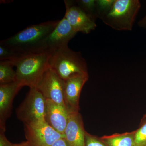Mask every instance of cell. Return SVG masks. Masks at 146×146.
I'll return each instance as SVG.
<instances>
[{
  "mask_svg": "<svg viewBox=\"0 0 146 146\" xmlns=\"http://www.w3.org/2000/svg\"><path fill=\"white\" fill-rule=\"evenodd\" d=\"M65 18L77 33L88 34L97 27L96 21L85 13L75 1L65 0Z\"/></svg>",
  "mask_w": 146,
  "mask_h": 146,
  "instance_id": "cell-8",
  "label": "cell"
},
{
  "mask_svg": "<svg viewBox=\"0 0 146 146\" xmlns=\"http://www.w3.org/2000/svg\"><path fill=\"white\" fill-rule=\"evenodd\" d=\"M49 66L63 81L77 76H89L87 63L81 53L68 46L52 52Z\"/></svg>",
  "mask_w": 146,
  "mask_h": 146,
  "instance_id": "cell-3",
  "label": "cell"
},
{
  "mask_svg": "<svg viewBox=\"0 0 146 146\" xmlns=\"http://www.w3.org/2000/svg\"><path fill=\"white\" fill-rule=\"evenodd\" d=\"M141 7L139 0H115L111 10L101 20L115 30L131 31Z\"/></svg>",
  "mask_w": 146,
  "mask_h": 146,
  "instance_id": "cell-4",
  "label": "cell"
},
{
  "mask_svg": "<svg viewBox=\"0 0 146 146\" xmlns=\"http://www.w3.org/2000/svg\"><path fill=\"white\" fill-rule=\"evenodd\" d=\"M45 120L48 124L58 132L64 135L68 124L69 112L65 106L46 99Z\"/></svg>",
  "mask_w": 146,
  "mask_h": 146,
  "instance_id": "cell-12",
  "label": "cell"
},
{
  "mask_svg": "<svg viewBox=\"0 0 146 146\" xmlns=\"http://www.w3.org/2000/svg\"><path fill=\"white\" fill-rule=\"evenodd\" d=\"M23 87L17 81L0 85V129L5 131L6 122L11 115L13 99Z\"/></svg>",
  "mask_w": 146,
  "mask_h": 146,
  "instance_id": "cell-11",
  "label": "cell"
},
{
  "mask_svg": "<svg viewBox=\"0 0 146 146\" xmlns=\"http://www.w3.org/2000/svg\"><path fill=\"white\" fill-rule=\"evenodd\" d=\"M135 131L115 134L103 138L108 146H134Z\"/></svg>",
  "mask_w": 146,
  "mask_h": 146,
  "instance_id": "cell-14",
  "label": "cell"
},
{
  "mask_svg": "<svg viewBox=\"0 0 146 146\" xmlns=\"http://www.w3.org/2000/svg\"><path fill=\"white\" fill-rule=\"evenodd\" d=\"M75 1L82 10L96 21L98 18L96 0H78Z\"/></svg>",
  "mask_w": 146,
  "mask_h": 146,
  "instance_id": "cell-16",
  "label": "cell"
},
{
  "mask_svg": "<svg viewBox=\"0 0 146 146\" xmlns=\"http://www.w3.org/2000/svg\"><path fill=\"white\" fill-rule=\"evenodd\" d=\"M60 20L32 25L9 38L0 45L21 54L39 51L43 41L53 31Z\"/></svg>",
  "mask_w": 146,
  "mask_h": 146,
  "instance_id": "cell-1",
  "label": "cell"
},
{
  "mask_svg": "<svg viewBox=\"0 0 146 146\" xmlns=\"http://www.w3.org/2000/svg\"><path fill=\"white\" fill-rule=\"evenodd\" d=\"M25 136L32 146H51L65 136L58 132L46 122L24 124Z\"/></svg>",
  "mask_w": 146,
  "mask_h": 146,
  "instance_id": "cell-6",
  "label": "cell"
},
{
  "mask_svg": "<svg viewBox=\"0 0 146 146\" xmlns=\"http://www.w3.org/2000/svg\"><path fill=\"white\" fill-rule=\"evenodd\" d=\"M77 33L64 16L53 31L44 39L40 50L52 52L68 46V43Z\"/></svg>",
  "mask_w": 146,
  "mask_h": 146,
  "instance_id": "cell-7",
  "label": "cell"
},
{
  "mask_svg": "<svg viewBox=\"0 0 146 146\" xmlns=\"http://www.w3.org/2000/svg\"><path fill=\"white\" fill-rule=\"evenodd\" d=\"M5 131L0 129V146H16V144L9 142L5 136Z\"/></svg>",
  "mask_w": 146,
  "mask_h": 146,
  "instance_id": "cell-21",
  "label": "cell"
},
{
  "mask_svg": "<svg viewBox=\"0 0 146 146\" xmlns=\"http://www.w3.org/2000/svg\"><path fill=\"white\" fill-rule=\"evenodd\" d=\"M86 131L81 115L78 112L69 113L65 139L69 146H85Z\"/></svg>",
  "mask_w": 146,
  "mask_h": 146,
  "instance_id": "cell-13",
  "label": "cell"
},
{
  "mask_svg": "<svg viewBox=\"0 0 146 146\" xmlns=\"http://www.w3.org/2000/svg\"><path fill=\"white\" fill-rule=\"evenodd\" d=\"M46 99L36 87L30 88L23 101L16 110L18 119L24 124L35 125L46 122Z\"/></svg>",
  "mask_w": 146,
  "mask_h": 146,
  "instance_id": "cell-5",
  "label": "cell"
},
{
  "mask_svg": "<svg viewBox=\"0 0 146 146\" xmlns=\"http://www.w3.org/2000/svg\"><path fill=\"white\" fill-rule=\"evenodd\" d=\"M51 55L50 52L39 51L22 54L11 60L16 68V81L23 86L36 87L50 68Z\"/></svg>",
  "mask_w": 146,
  "mask_h": 146,
  "instance_id": "cell-2",
  "label": "cell"
},
{
  "mask_svg": "<svg viewBox=\"0 0 146 146\" xmlns=\"http://www.w3.org/2000/svg\"><path fill=\"white\" fill-rule=\"evenodd\" d=\"M115 0H96L97 18L102 19L109 13Z\"/></svg>",
  "mask_w": 146,
  "mask_h": 146,
  "instance_id": "cell-17",
  "label": "cell"
},
{
  "mask_svg": "<svg viewBox=\"0 0 146 146\" xmlns=\"http://www.w3.org/2000/svg\"><path fill=\"white\" fill-rule=\"evenodd\" d=\"M64 84L63 80L49 68L45 72L36 88L46 99L65 106L63 101Z\"/></svg>",
  "mask_w": 146,
  "mask_h": 146,
  "instance_id": "cell-9",
  "label": "cell"
},
{
  "mask_svg": "<svg viewBox=\"0 0 146 146\" xmlns=\"http://www.w3.org/2000/svg\"><path fill=\"white\" fill-rule=\"evenodd\" d=\"M146 122V115L145 116H144V118L143 119V121H142V123L143 124L144 123Z\"/></svg>",
  "mask_w": 146,
  "mask_h": 146,
  "instance_id": "cell-25",
  "label": "cell"
},
{
  "mask_svg": "<svg viewBox=\"0 0 146 146\" xmlns=\"http://www.w3.org/2000/svg\"><path fill=\"white\" fill-rule=\"evenodd\" d=\"M88 78L89 76H79L64 81L63 101L69 113L78 112L80 93Z\"/></svg>",
  "mask_w": 146,
  "mask_h": 146,
  "instance_id": "cell-10",
  "label": "cell"
},
{
  "mask_svg": "<svg viewBox=\"0 0 146 146\" xmlns=\"http://www.w3.org/2000/svg\"><path fill=\"white\" fill-rule=\"evenodd\" d=\"M51 146H69L65 141V138H60L56 141Z\"/></svg>",
  "mask_w": 146,
  "mask_h": 146,
  "instance_id": "cell-22",
  "label": "cell"
},
{
  "mask_svg": "<svg viewBox=\"0 0 146 146\" xmlns=\"http://www.w3.org/2000/svg\"><path fill=\"white\" fill-rule=\"evenodd\" d=\"M10 61H0V85L16 81V71Z\"/></svg>",
  "mask_w": 146,
  "mask_h": 146,
  "instance_id": "cell-15",
  "label": "cell"
},
{
  "mask_svg": "<svg viewBox=\"0 0 146 146\" xmlns=\"http://www.w3.org/2000/svg\"><path fill=\"white\" fill-rule=\"evenodd\" d=\"M85 146H105L94 136L86 132Z\"/></svg>",
  "mask_w": 146,
  "mask_h": 146,
  "instance_id": "cell-20",
  "label": "cell"
},
{
  "mask_svg": "<svg viewBox=\"0 0 146 146\" xmlns=\"http://www.w3.org/2000/svg\"><path fill=\"white\" fill-rule=\"evenodd\" d=\"M138 25L141 28L146 29V15L138 22Z\"/></svg>",
  "mask_w": 146,
  "mask_h": 146,
  "instance_id": "cell-23",
  "label": "cell"
},
{
  "mask_svg": "<svg viewBox=\"0 0 146 146\" xmlns=\"http://www.w3.org/2000/svg\"><path fill=\"white\" fill-rule=\"evenodd\" d=\"M146 144V122L134 133V146H145Z\"/></svg>",
  "mask_w": 146,
  "mask_h": 146,
  "instance_id": "cell-19",
  "label": "cell"
},
{
  "mask_svg": "<svg viewBox=\"0 0 146 146\" xmlns=\"http://www.w3.org/2000/svg\"><path fill=\"white\" fill-rule=\"evenodd\" d=\"M22 54L0 45V61H11L20 57Z\"/></svg>",
  "mask_w": 146,
  "mask_h": 146,
  "instance_id": "cell-18",
  "label": "cell"
},
{
  "mask_svg": "<svg viewBox=\"0 0 146 146\" xmlns=\"http://www.w3.org/2000/svg\"><path fill=\"white\" fill-rule=\"evenodd\" d=\"M16 146H32L31 144L28 142L27 141L26 142H22L21 143L16 144Z\"/></svg>",
  "mask_w": 146,
  "mask_h": 146,
  "instance_id": "cell-24",
  "label": "cell"
}]
</instances>
